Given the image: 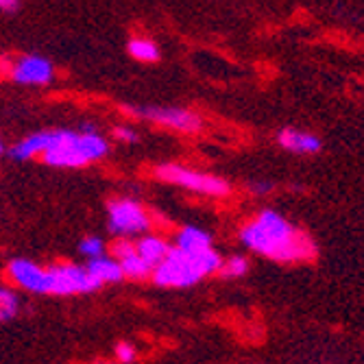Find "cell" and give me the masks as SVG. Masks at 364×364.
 <instances>
[{"instance_id": "6da1fadb", "label": "cell", "mask_w": 364, "mask_h": 364, "mask_svg": "<svg viewBox=\"0 0 364 364\" xmlns=\"http://www.w3.org/2000/svg\"><path fill=\"white\" fill-rule=\"evenodd\" d=\"M240 242L255 255L282 264L308 262L316 255L312 238L275 210H262L240 229Z\"/></svg>"}, {"instance_id": "ac0fdd59", "label": "cell", "mask_w": 364, "mask_h": 364, "mask_svg": "<svg viewBox=\"0 0 364 364\" xmlns=\"http://www.w3.org/2000/svg\"><path fill=\"white\" fill-rule=\"evenodd\" d=\"M129 53L134 55L138 61H146V63L159 59V48H157V44H153L151 40H142V38L129 42Z\"/></svg>"}, {"instance_id": "ba28073f", "label": "cell", "mask_w": 364, "mask_h": 364, "mask_svg": "<svg viewBox=\"0 0 364 364\" xmlns=\"http://www.w3.org/2000/svg\"><path fill=\"white\" fill-rule=\"evenodd\" d=\"M7 275L18 288L26 290V292H33V294H48L50 292L48 269L40 267V264L31 262V259H24V257L11 259L9 267H7Z\"/></svg>"}, {"instance_id": "d6986e66", "label": "cell", "mask_w": 364, "mask_h": 364, "mask_svg": "<svg viewBox=\"0 0 364 364\" xmlns=\"http://www.w3.org/2000/svg\"><path fill=\"white\" fill-rule=\"evenodd\" d=\"M79 253L87 259H96V257L105 255V242L98 236H87L79 242Z\"/></svg>"}, {"instance_id": "52a82bcc", "label": "cell", "mask_w": 364, "mask_h": 364, "mask_svg": "<svg viewBox=\"0 0 364 364\" xmlns=\"http://www.w3.org/2000/svg\"><path fill=\"white\" fill-rule=\"evenodd\" d=\"M127 114L138 116L144 120H151L155 124L168 127V129H177L183 131V134H196L201 129V118H198L194 112L183 109V107H124Z\"/></svg>"}, {"instance_id": "9a60e30c", "label": "cell", "mask_w": 364, "mask_h": 364, "mask_svg": "<svg viewBox=\"0 0 364 364\" xmlns=\"http://www.w3.org/2000/svg\"><path fill=\"white\" fill-rule=\"evenodd\" d=\"M134 247H136V253L149 264V267H153V271H155L157 264L164 262V257H166L171 251L168 242L159 236H140V240H136Z\"/></svg>"}, {"instance_id": "5bb4252c", "label": "cell", "mask_w": 364, "mask_h": 364, "mask_svg": "<svg viewBox=\"0 0 364 364\" xmlns=\"http://www.w3.org/2000/svg\"><path fill=\"white\" fill-rule=\"evenodd\" d=\"M175 249L190 251V253L212 249V236L201 227L186 225L183 229H179V234L175 236Z\"/></svg>"}, {"instance_id": "8992f818", "label": "cell", "mask_w": 364, "mask_h": 364, "mask_svg": "<svg viewBox=\"0 0 364 364\" xmlns=\"http://www.w3.org/2000/svg\"><path fill=\"white\" fill-rule=\"evenodd\" d=\"M50 275V292L48 294H59V296H68V294H87L101 288L90 271L85 267H77V264H55L48 269Z\"/></svg>"}, {"instance_id": "4fadbf2b", "label": "cell", "mask_w": 364, "mask_h": 364, "mask_svg": "<svg viewBox=\"0 0 364 364\" xmlns=\"http://www.w3.org/2000/svg\"><path fill=\"white\" fill-rule=\"evenodd\" d=\"M90 275L98 282V284H118L124 279V273L120 269V264L112 257V255H101V257H96V259H90L87 262V267Z\"/></svg>"}, {"instance_id": "9c48e42d", "label": "cell", "mask_w": 364, "mask_h": 364, "mask_svg": "<svg viewBox=\"0 0 364 364\" xmlns=\"http://www.w3.org/2000/svg\"><path fill=\"white\" fill-rule=\"evenodd\" d=\"M11 79L20 85H48L55 79V68L40 55H26L14 63Z\"/></svg>"}, {"instance_id": "5b68a950", "label": "cell", "mask_w": 364, "mask_h": 364, "mask_svg": "<svg viewBox=\"0 0 364 364\" xmlns=\"http://www.w3.org/2000/svg\"><path fill=\"white\" fill-rule=\"evenodd\" d=\"M107 227L118 238L144 234L151 227V216L134 198H114L107 205Z\"/></svg>"}, {"instance_id": "277c9868", "label": "cell", "mask_w": 364, "mask_h": 364, "mask_svg": "<svg viewBox=\"0 0 364 364\" xmlns=\"http://www.w3.org/2000/svg\"><path fill=\"white\" fill-rule=\"evenodd\" d=\"M155 175L166 183L186 188L196 194H205V196H227L231 192L225 179L188 168V166H179V164H164V166L155 171Z\"/></svg>"}, {"instance_id": "3957f363", "label": "cell", "mask_w": 364, "mask_h": 364, "mask_svg": "<svg viewBox=\"0 0 364 364\" xmlns=\"http://www.w3.org/2000/svg\"><path fill=\"white\" fill-rule=\"evenodd\" d=\"M220 267L223 255L214 249L190 253L173 247L151 277L161 288H190L208 275L220 273Z\"/></svg>"}, {"instance_id": "2e32d148", "label": "cell", "mask_w": 364, "mask_h": 364, "mask_svg": "<svg viewBox=\"0 0 364 364\" xmlns=\"http://www.w3.org/2000/svg\"><path fill=\"white\" fill-rule=\"evenodd\" d=\"M20 312V296L16 290L0 286V323L16 318Z\"/></svg>"}, {"instance_id": "d4e9b609", "label": "cell", "mask_w": 364, "mask_h": 364, "mask_svg": "<svg viewBox=\"0 0 364 364\" xmlns=\"http://www.w3.org/2000/svg\"><path fill=\"white\" fill-rule=\"evenodd\" d=\"M0 153H3V144H0Z\"/></svg>"}, {"instance_id": "cb8c5ba5", "label": "cell", "mask_w": 364, "mask_h": 364, "mask_svg": "<svg viewBox=\"0 0 364 364\" xmlns=\"http://www.w3.org/2000/svg\"><path fill=\"white\" fill-rule=\"evenodd\" d=\"M101 364H118V362H101Z\"/></svg>"}, {"instance_id": "30bf717a", "label": "cell", "mask_w": 364, "mask_h": 364, "mask_svg": "<svg viewBox=\"0 0 364 364\" xmlns=\"http://www.w3.org/2000/svg\"><path fill=\"white\" fill-rule=\"evenodd\" d=\"M112 257L120 264L124 277H129V279L142 282V279H146V277L153 275V267H149V264L136 253L134 242H129L127 238H120L112 247Z\"/></svg>"}, {"instance_id": "7402d4cb", "label": "cell", "mask_w": 364, "mask_h": 364, "mask_svg": "<svg viewBox=\"0 0 364 364\" xmlns=\"http://www.w3.org/2000/svg\"><path fill=\"white\" fill-rule=\"evenodd\" d=\"M20 7V0H0V9L3 11H16Z\"/></svg>"}, {"instance_id": "ffe728a7", "label": "cell", "mask_w": 364, "mask_h": 364, "mask_svg": "<svg viewBox=\"0 0 364 364\" xmlns=\"http://www.w3.org/2000/svg\"><path fill=\"white\" fill-rule=\"evenodd\" d=\"M116 358H118V364H134L138 360V351L131 343H118L116 345Z\"/></svg>"}, {"instance_id": "603a6c76", "label": "cell", "mask_w": 364, "mask_h": 364, "mask_svg": "<svg viewBox=\"0 0 364 364\" xmlns=\"http://www.w3.org/2000/svg\"><path fill=\"white\" fill-rule=\"evenodd\" d=\"M271 183H251V192L253 194H267V192H271Z\"/></svg>"}, {"instance_id": "44dd1931", "label": "cell", "mask_w": 364, "mask_h": 364, "mask_svg": "<svg viewBox=\"0 0 364 364\" xmlns=\"http://www.w3.org/2000/svg\"><path fill=\"white\" fill-rule=\"evenodd\" d=\"M114 138L116 140H122V142H138V134L131 127H127V124L114 129Z\"/></svg>"}, {"instance_id": "e0dca14e", "label": "cell", "mask_w": 364, "mask_h": 364, "mask_svg": "<svg viewBox=\"0 0 364 364\" xmlns=\"http://www.w3.org/2000/svg\"><path fill=\"white\" fill-rule=\"evenodd\" d=\"M251 269V264L245 255H231L227 259H223V267H220V275L229 277V279H238L245 277Z\"/></svg>"}, {"instance_id": "8fae6325", "label": "cell", "mask_w": 364, "mask_h": 364, "mask_svg": "<svg viewBox=\"0 0 364 364\" xmlns=\"http://www.w3.org/2000/svg\"><path fill=\"white\" fill-rule=\"evenodd\" d=\"M277 144L288 151V153H296V155H316L323 149V142L318 136L310 134V131H301V129H292L286 127L282 131H277Z\"/></svg>"}, {"instance_id": "7c38bea8", "label": "cell", "mask_w": 364, "mask_h": 364, "mask_svg": "<svg viewBox=\"0 0 364 364\" xmlns=\"http://www.w3.org/2000/svg\"><path fill=\"white\" fill-rule=\"evenodd\" d=\"M53 140V131H38V134H33L24 140H20L11 151L9 155L18 161H26V159H33V157H42L48 149Z\"/></svg>"}, {"instance_id": "7a4b0ae2", "label": "cell", "mask_w": 364, "mask_h": 364, "mask_svg": "<svg viewBox=\"0 0 364 364\" xmlns=\"http://www.w3.org/2000/svg\"><path fill=\"white\" fill-rule=\"evenodd\" d=\"M109 151V144L103 136H98L94 127L85 124L81 131L59 129L53 131V140L42 155L48 166L55 168H81L92 161L103 159Z\"/></svg>"}]
</instances>
